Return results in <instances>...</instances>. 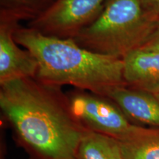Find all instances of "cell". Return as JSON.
<instances>
[{
	"mask_svg": "<svg viewBox=\"0 0 159 159\" xmlns=\"http://www.w3.org/2000/svg\"><path fill=\"white\" fill-rule=\"evenodd\" d=\"M0 85L1 110L33 159H77L87 129L71 114L61 87L36 77Z\"/></svg>",
	"mask_w": 159,
	"mask_h": 159,
	"instance_id": "6da1fadb",
	"label": "cell"
},
{
	"mask_svg": "<svg viewBox=\"0 0 159 159\" xmlns=\"http://www.w3.org/2000/svg\"><path fill=\"white\" fill-rule=\"evenodd\" d=\"M14 37L36 59V78L41 82L72 85L102 96L112 89L127 85L121 57L94 52L74 39L49 36L29 27L19 26Z\"/></svg>",
	"mask_w": 159,
	"mask_h": 159,
	"instance_id": "7a4b0ae2",
	"label": "cell"
},
{
	"mask_svg": "<svg viewBox=\"0 0 159 159\" xmlns=\"http://www.w3.org/2000/svg\"><path fill=\"white\" fill-rule=\"evenodd\" d=\"M158 18L143 0H107L74 40L89 50L122 58L144 44Z\"/></svg>",
	"mask_w": 159,
	"mask_h": 159,
	"instance_id": "3957f363",
	"label": "cell"
},
{
	"mask_svg": "<svg viewBox=\"0 0 159 159\" xmlns=\"http://www.w3.org/2000/svg\"><path fill=\"white\" fill-rule=\"evenodd\" d=\"M68 99L71 114L87 130L120 139L139 127L132 124L118 105L107 97L80 90L69 95Z\"/></svg>",
	"mask_w": 159,
	"mask_h": 159,
	"instance_id": "277c9868",
	"label": "cell"
},
{
	"mask_svg": "<svg viewBox=\"0 0 159 159\" xmlns=\"http://www.w3.org/2000/svg\"><path fill=\"white\" fill-rule=\"evenodd\" d=\"M107 0H55L30 21L46 35L74 39L97 16Z\"/></svg>",
	"mask_w": 159,
	"mask_h": 159,
	"instance_id": "5b68a950",
	"label": "cell"
},
{
	"mask_svg": "<svg viewBox=\"0 0 159 159\" xmlns=\"http://www.w3.org/2000/svg\"><path fill=\"white\" fill-rule=\"evenodd\" d=\"M19 22L0 19V84L18 79L36 77L39 64L27 49L15 40Z\"/></svg>",
	"mask_w": 159,
	"mask_h": 159,
	"instance_id": "8992f818",
	"label": "cell"
},
{
	"mask_svg": "<svg viewBox=\"0 0 159 159\" xmlns=\"http://www.w3.org/2000/svg\"><path fill=\"white\" fill-rule=\"evenodd\" d=\"M105 97L114 101L128 119L159 128V100L150 92L122 85L112 89Z\"/></svg>",
	"mask_w": 159,
	"mask_h": 159,
	"instance_id": "52a82bcc",
	"label": "cell"
},
{
	"mask_svg": "<svg viewBox=\"0 0 159 159\" xmlns=\"http://www.w3.org/2000/svg\"><path fill=\"white\" fill-rule=\"evenodd\" d=\"M127 85L149 91L159 85V51L138 48L122 57Z\"/></svg>",
	"mask_w": 159,
	"mask_h": 159,
	"instance_id": "ba28073f",
	"label": "cell"
},
{
	"mask_svg": "<svg viewBox=\"0 0 159 159\" xmlns=\"http://www.w3.org/2000/svg\"><path fill=\"white\" fill-rule=\"evenodd\" d=\"M118 142L124 159H159V130L139 127Z\"/></svg>",
	"mask_w": 159,
	"mask_h": 159,
	"instance_id": "9c48e42d",
	"label": "cell"
},
{
	"mask_svg": "<svg viewBox=\"0 0 159 159\" xmlns=\"http://www.w3.org/2000/svg\"><path fill=\"white\" fill-rule=\"evenodd\" d=\"M120 155L116 139L87 130L79 143L77 159H117Z\"/></svg>",
	"mask_w": 159,
	"mask_h": 159,
	"instance_id": "30bf717a",
	"label": "cell"
},
{
	"mask_svg": "<svg viewBox=\"0 0 159 159\" xmlns=\"http://www.w3.org/2000/svg\"><path fill=\"white\" fill-rule=\"evenodd\" d=\"M46 0H0V19L32 21L47 8Z\"/></svg>",
	"mask_w": 159,
	"mask_h": 159,
	"instance_id": "8fae6325",
	"label": "cell"
},
{
	"mask_svg": "<svg viewBox=\"0 0 159 159\" xmlns=\"http://www.w3.org/2000/svg\"><path fill=\"white\" fill-rule=\"evenodd\" d=\"M140 48L159 51V18L157 21L156 26H155L153 31L152 32L150 37L147 40L144 44Z\"/></svg>",
	"mask_w": 159,
	"mask_h": 159,
	"instance_id": "7c38bea8",
	"label": "cell"
},
{
	"mask_svg": "<svg viewBox=\"0 0 159 159\" xmlns=\"http://www.w3.org/2000/svg\"><path fill=\"white\" fill-rule=\"evenodd\" d=\"M143 2L149 11L159 16V0H143Z\"/></svg>",
	"mask_w": 159,
	"mask_h": 159,
	"instance_id": "4fadbf2b",
	"label": "cell"
},
{
	"mask_svg": "<svg viewBox=\"0 0 159 159\" xmlns=\"http://www.w3.org/2000/svg\"><path fill=\"white\" fill-rule=\"evenodd\" d=\"M148 92H150L151 94H152L157 99L159 100V85H156V86L153 87L152 89H151L150 90L148 91Z\"/></svg>",
	"mask_w": 159,
	"mask_h": 159,
	"instance_id": "5bb4252c",
	"label": "cell"
},
{
	"mask_svg": "<svg viewBox=\"0 0 159 159\" xmlns=\"http://www.w3.org/2000/svg\"><path fill=\"white\" fill-rule=\"evenodd\" d=\"M120 153H121V152H120ZM117 159H124V158H122V156H121V155H120V156H119V158H117Z\"/></svg>",
	"mask_w": 159,
	"mask_h": 159,
	"instance_id": "9a60e30c",
	"label": "cell"
}]
</instances>
